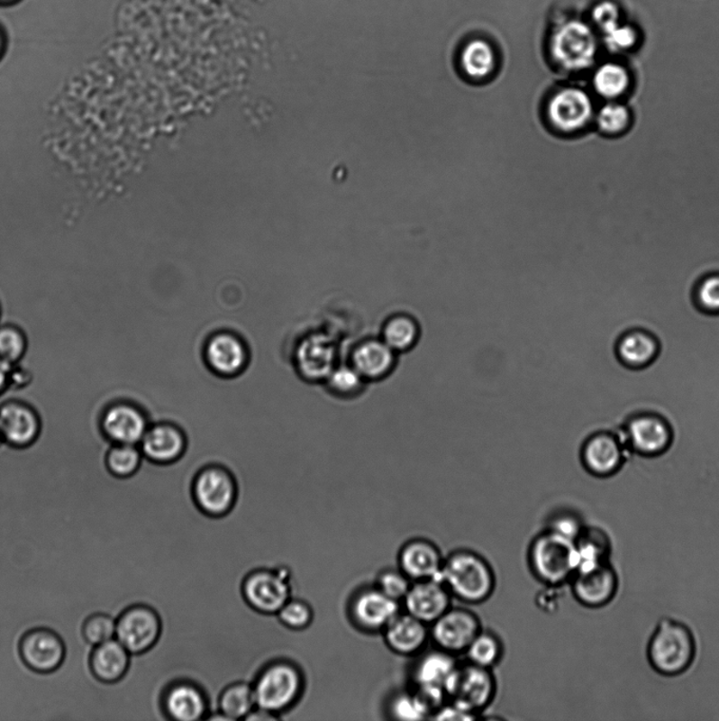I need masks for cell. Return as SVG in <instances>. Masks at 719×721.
Wrapping results in <instances>:
<instances>
[{
  "mask_svg": "<svg viewBox=\"0 0 719 721\" xmlns=\"http://www.w3.org/2000/svg\"><path fill=\"white\" fill-rule=\"evenodd\" d=\"M696 655V643L683 622L662 619L651 638L648 658L651 667L663 676H678L689 670Z\"/></svg>",
  "mask_w": 719,
  "mask_h": 721,
  "instance_id": "1",
  "label": "cell"
},
{
  "mask_svg": "<svg viewBox=\"0 0 719 721\" xmlns=\"http://www.w3.org/2000/svg\"><path fill=\"white\" fill-rule=\"evenodd\" d=\"M439 580L451 595L464 602L478 604L492 596L495 575L485 559L472 552H457L444 561Z\"/></svg>",
  "mask_w": 719,
  "mask_h": 721,
  "instance_id": "2",
  "label": "cell"
},
{
  "mask_svg": "<svg viewBox=\"0 0 719 721\" xmlns=\"http://www.w3.org/2000/svg\"><path fill=\"white\" fill-rule=\"evenodd\" d=\"M530 562L539 580L560 587L574 577L580 560L574 540L549 529L532 543Z\"/></svg>",
  "mask_w": 719,
  "mask_h": 721,
  "instance_id": "3",
  "label": "cell"
},
{
  "mask_svg": "<svg viewBox=\"0 0 719 721\" xmlns=\"http://www.w3.org/2000/svg\"><path fill=\"white\" fill-rule=\"evenodd\" d=\"M598 51L597 36L587 23L569 21L556 30L551 53L560 69L578 73L594 66Z\"/></svg>",
  "mask_w": 719,
  "mask_h": 721,
  "instance_id": "4",
  "label": "cell"
},
{
  "mask_svg": "<svg viewBox=\"0 0 719 721\" xmlns=\"http://www.w3.org/2000/svg\"><path fill=\"white\" fill-rule=\"evenodd\" d=\"M303 680L295 665L277 662L266 668L254 683L257 707L276 714L293 706L302 691Z\"/></svg>",
  "mask_w": 719,
  "mask_h": 721,
  "instance_id": "5",
  "label": "cell"
},
{
  "mask_svg": "<svg viewBox=\"0 0 719 721\" xmlns=\"http://www.w3.org/2000/svg\"><path fill=\"white\" fill-rule=\"evenodd\" d=\"M594 104L590 95L578 86H566L548 96L544 118L549 126L560 134L581 132L594 119Z\"/></svg>",
  "mask_w": 719,
  "mask_h": 721,
  "instance_id": "6",
  "label": "cell"
},
{
  "mask_svg": "<svg viewBox=\"0 0 719 721\" xmlns=\"http://www.w3.org/2000/svg\"><path fill=\"white\" fill-rule=\"evenodd\" d=\"M444 689L449 702L476 715L492 704L496 681L491 669L469 662L463 667L458 665Z\"/></svg>",
  "mask_w": 719,
  "mask_h": 721,
  "instance_id": "7",
  "label": "cell"
},
{
  "mask_svg": "<svg viewBox=\"0 0 719 721\" xmlns=\"http://www.w3.org/2000/svg\"><path fill=\"white\" fill-rule=\"evenodd\" d=\"M163 625L159 613L146 603H134L116 617L115 638L133 656L148 654L162 634Z\"/></svg>",
  "mask_w": 719,
  "mask_h": 721,
  "instance_id": "8",
  "label": "cell"
},
{
  "mask_svg": "<svg viewBox=\"0 0 719 721\" xmlns=\"http://www.w3.org/2000/svg\"><path fill=\"white\" fill-rule=\"evenodd\" d=\"M18 654L29 671L48 675L55 673L64 664L67 646L57 631L36 626L23 634L18 643Z\"/></svg>",
  "mask_w": 719,
  "mask_h": 721,
  "instance_id": "9",
  "label": "cell"
},
{
  "mask_svg": "<svg viewBox=\"0 0 719 721\" xmlns=\"http://www.w3.org/2000/svg\"><path fill=\"white\" fill-rule=\"evenodd\" d=\"M192 492L197 507L203 513L222 516L232 509L238 487L232 472L225 467L210 465L196 474Z\"/></svg>",
  "mask_w": 719,
  "mask_h": 721,
  "instance_id": "10",
  "label": "cell"
},
{
  "mask_svg": "<svg viewBox=\"0 0 719 721\" xmlns=\"http://www.w3.org/2000/svg\"><path fill=\"white\" fill-rule=\"evenodd\" d=\"M204 360L210 371L220 378H237L250 365V348L237 333L215 332L205 342Z\"/></svg>",
  "mask_w": 719,
  "mask_h": 721,
  "instance_id": "11",
  "label": "cell"
},
{
  "mask_svg": "<svg viewBox=\"0 0 719 721\" xmlns=\"http://www.w3.org/2000/svg\"><path fill=\"white\" fill-rule=\"evenodd\" d=\"M245 600L257 612L278 614L290 599L291 587L287 570H262L246 578Z\"/></svg>",
  "mask_w": 719,
  "mask_h": 721,
  "instance_id": "12",
  "label": "cell"
},
{
  "mask_svg": "<svg viewBox=\"0 0 719 721\" xmlns=\"http://www.w3.org/2000/svg\"><path fill=\"white\" fill-rule=\"evenodd\" d=\"M572 579L573 594L587 607H604L617 594L618 577L609 561L580 565Z\"/></svg>",
  "mask_w": 719,
  "mask_h": 721,
  "instance_id": "13",
  "label": "cell"
},
{
  "mask_svg": "<svg viewBox=\"0 0 719 721\" xmlns=\"http://www.w3.org/2000/svg\"><path fill=\"white\" fill-rule=\"evenodd\" d=\"M481 632L478 617L468 609L450 608L433 622L432 637L440 650L455 655L466 652Z\"/></svg>",
  "mask_w": 719,
  "mask_h": 721,
  "instance_id": "14",
  "label": "cell"
},
{
  "mask_svg": "<svg viewBox=\"0 0 719 721\" xmlns=\"http://www.w3.org/2000/svg\"><path fill=\"white\" fill-rule=\"evenodd\" d=\"M338 350L330 336L312 333L305 336L296 351V367L309 381L324 380L337 366Z\"/></svg>",
  "mask_w": 719,
  "mask_h": 721,
  "instance_id": "15",
  "label": "cell"
},
{
  "mask_svg": "<svg viewBox=\"0 0 719 721\" xmlns=\"http://www.w3.org/2000/svg\"><path fill=\"white\" fill-rule=\"evenodd\" d=\"M350 612L353 621L364 631L378 632L387 626L400 614L399 602L376 589L360 591L353 598Z\"/></svg>",
  "mask_w": 719,
  "mask_h": 721,
  "instance_id": "16",
  "label": "cell"
},
{
  "mask_svg": "<svg viewBox=\"0 0 719 721\" xmlns=\"http://www.w3.org/2000/svg\"><path fill=\"white\" fill-rule=\"evenodd\" d=\"M632 449L638 454L654 457L670 447L672 431L662 417L653 413H642L624 424Z\"/></svg>",
  "mask_w": 719,
  "mask_h": 721,
  "instance_id": "17",
  "label": "cell"
},
{
  "mask_svg": "<svg viewBox=\"0 0 719 721\" xmlns=\"http://www.w3.org/2000/svg\"><path fill=\"white\" fill-rule=\"evenodd\" d=\"M451 593L439 579L417 581L405 598L406 613L427 625L451 608Z\"/></svg>",
  "mask_w": 719,
  "mask_h": 721,
  "instance_id": "18",
  "label": "cell"
},
{
  "mask_svg": "<svg viewBox=\"0 0 719 721\" xmlns=\"http://www.w3.org/2000/svg\"><path fill=\"white\" fill-rule=\"evenodd\" d=\"M398 357L383 339L367 338L356 344L350 354V365L370 383L388 378L395 371Z\"/></svg>",
  "mask_w": 719,
  "mask_h": 721,
  "instance_id": "19",
  "label": "cell"
},
{
  "mask_svg": "<svg viewBox=\"0 0 719 721\" xmlns=\"http://www.w3.org/2000/svg\"><path fill=\"white\" fill-rule=\"evenodd\" d=\"M132 655L116 638L92 648L89 669L95 680L103 685H115L125 678Z\"/></svg>",
  "mask_w": 719,
  "mask_h": 721,
  "instance_id": "20",
  "label": "cell"
},
{
  "mask_svg": "<svg viewBox=\"0 0 719 721\" xmlns=\"http://www.w3.org/2000/svg\"><path fill=\"white\" fill-rule=\"evenodd\" d=\"M581 461L586 470L592 476L611 477L621 470L623 463L621 443L611 434H594L582 447Z\"/></svg>",
  "mask_w": 719,
  "mask_h": 721,
  "instance_id": "21",
  "label": "cell"
},
{
  "mask_svg": "<svg viewBox=\"0 0 719 721\" xmlns=\"http://www.w3.org/2000/svg\"><path fill=\"white\" fill-rule=\"evenodd\" d=\"M141 446L142 452L154 463L171 464L183 457L187 437L177 424L162 423L147 430Z\"/></svg>",
  "mask_w": 719,
  "mask_h": 721,
  "instance_id": "22",
  "label": "cell"
},
{
  "mask_svg": "<svg viewBox=\"0 0 719 721\" xmlns=\"http://www.w3.org/2000/svg\"><path fill=\"white\" fill-rule=\"evenodd\" d=\"M443 563L438 548L423 539L408 542L399 554L400 569L411 580L438 579Z\"/></svg>",
  "mask_w": 719,
  "mask_h": 721,
  "instance_id": "23",
  "label": "cell"
},
{
  "mask_svg": "<svg viewBox=\"0 0 719 721\" xmlns=\"http://www.w3.org/2000/svg\"><path fill=\"white\" fill-rule=\"evenodd\" d=\"M430 632L424 622L409 614H399L384 630L388 648L396 654L413 656L423 651Z\"/></svg>",
  "mask_w": 719,
  "mask_h": 721,
  "instance_id": "24",
  "label": "cell"
},
{
  "mask_svg": "<svg viewBox=\"0 0 719 721\" xmlns=\"http://www.w3.org/2000/svg\"><path fill=\"white\" fill-rule=\"evenodd\" d=\"M164 710L172 719L197 721L207 714V699L201 689L191 683H178L164 695Z\"/></svg>",
  "mask_w": 719,
  "mask_h": 721,
  "instance_id": "25",
  "label": "cell"
},
{
  "mask_svg": "<svg viewBox=\"0 0 719 721\" xmlns=\"http://www.w3.org/2000/svg\"><path fill=\"white\" fill-rule=\"evenodd\" d=\"M660 352L656 338L643 330H632L619 339L616 347L618 360L632 369L648 367Z\"/></svg>",
  "mask_w": 719,
  "mask_h": 721,
  "instance_id": "26",
  "label": "cell"
},
{
  "mask_svg": "<svg viewBox=\"0 0 719 721\" xmlns=\"http://www.w3.org/2000/svg\"><path fill=\"white\" fill-rule=\"evenodd\" d=\"M108 434L121 443L134 445L147 433V421L142 413L130 406L111 409L104 421Z\"/></svg>",
  "mask_w": 719,
  "mask_h": 721,
  "instance_id": "27",
  "label": "cell"
},
{
  "mask_svg": "<svg viewBox=\"0 0 719 721\" xmlns=\"http://www.w3.org/2000/svg\"><path fill=\"white\" fill-rule=\"evenodd\" d=\"M458 664L454 655L443 650L427 653L414 669V686H445Z\"/></svg>",
  "mask_w": 719,
  "mask_h": 721,
  "instance_id": "28",
  "label": "cell"
},
{
  "mask_svg": "<svg viewBox=\"0 0 719 721\" xmlns=\"http://www.w3.org/2000/svg\"><path fill=\"white\" fill-rule=\"evenodd\" d=\"M421 336L417 319L406 313L394 314L383 324L381 338L396 354L405 353L417 346Z\"/></svg>",
  "mask_w": 719,
  "mask_h": 721,
  "instance_id": "29",
  "label": "cell"
},
{
  "mask_svg": "<svg viewBox=\"0 0 719 721\" xmlns=\"http://www.w3.org/2000/svg\"><path fill=\"white\" fill-rule=\"evenodd\" d=\"M2 434L14 443H26L36 434L37 423L33 413L21 406H7L0 410Z\"/></svg>",
  "mask_w": 719,
  "mask_h": 721,
  "instance_id": "30",
  "label": "cell"
},
{
  "mask_svg": "<svg viewBox=\"0 0 719 721\" xmlns=\"http://www.w3.org/2000/svg\"><path fill=\"white\" fill-rule=\"evenodd\" d=\"M630 83L627 68L614 61L598 66L593 73V88L605 100L614 101L623 96L629 89Z\"/></svg>",
  "mask_w": 719,
  "mask_h": 721,
  "instance_id": "31",
  "label": "cell"
},
{
  "mask_svg": "<svg viewBox=\"0 0 719 721\" xmlns=\"http://www.w3.org/2000/svg\"><path fill=\"white\" fill-rule=\"evenodd\" d=\"M257 707L253 688L245 682L234 683L220 698V710L227 720L246 719Z\"/></svg>",
  "mask_w": 719,
  "mask_h": 721,
  "instance_id": "32",
  "label": "cell"
},
{
  "mask_svg": "<svg viewBox=\"0 0 719 721\" xmlns=\"http://www.w3.org/2000/svg\"><path fill=\"white\" fill-rule=\"evenodd\" d=\"M461 66L467 77L480 79L491 77L496 66L495 53L487 41H470L461 54Z\"/></svg>",
  "mask_w": 719,
  "mask_h": 721,
  "instance_id": "33",
  "label": "cell"
},
{
  "mask_svg": "<svg viewBox=\"0 0 719 721\" xmlns=\"http://www.w3.org/2000/svg\"><path fill=\"white\" fill-rule=\"evenodd\" d=\"M575 542L579 553V566L609 561L611 540L603 529L596 527L582 528Z\"/></svg>",
  "mask_w": 719,
  "mask_h": 721,
  "instance_id": "34",
  "label": "cell"
},
{
  "mask_svg": "<svg viewBox=\"0 0 719 721\" xmlns=\"http://www.w3.org/2000/svg\"><path fill=\"white\" fill-rule=\"evenodd\" d=\"M328 390L334 396L342 398L358 397L364 390L368 381L353 368L350 363L337 365L325 379Z\"/></svg>",
  "mask_w": 719,
  "mask_h": 721,
  "instance_id": "35",
  "label": "cell"
},
{
  "mask_svg": "<svg viewBox=\"0 0 719 721\" xmlns=\"http://www.w3.org/2000/svg\"><path fill=\"white\" fill-rule=\"evenodd\" d=\"M469 663L491 669L502 655V644L497 636L489 632H480L466 651Z\"/></svg>",
  "mask_w": 719,
  "mask_h": 721,
  "instance_id": "36",
  "label": "cell"
},
{
  "mask_svg": "<svg viewBox=\"0 0 719 721\" xmlns=\"http://www.w3.org/2000/svg\"><path fill=\"white\" fill-rule=\"evenodd\" d=\"M116 618L105 612H96L83 622L82 637L90 648L115 638Z\"/></svg>",
  "mask_w": 719,
  "mask_h": 721,
  "instance_id": "37",
  "label": "cell"
},
{
  "mask_svg": "<svg viewBox=\"0 0 719 721\" xmlns=\"http://www.w3.org/2000/svg\"><path fill=\"white\" fill-rule=\"evenodd\" d=\"M594 119L601 132L615 135L623 132L629 126L630 111L624 105L610 101L595 114Z\"/></svg>",
  "mask_w": 719,
  "mask_h": 721,
  "instance_id": "38",
  "label": "cell"
},
{
  "mask_svg": "<svg viewBox=\"0 0 719 721\" xmlns=\"http://www.w3.org/2000/svg\"><path fill=\"white\" fill-rule=\"evenodd\" d=\"M140 463L139 450L129 443H122V446L114 449L109 454V470L119 478L132 476L138 470Z\"/></svg>",
  "mask_w": 719,
  "mask_h": 721,
  "instance_id": "39",
  "label": "cell"
},
{
  "mask_svg": "<svg viewBox=\"0 0 719 721\" xmlns=\"http://www.w3.org/2000/svg\"><path fill=\"white\" fill-rule=\"evenodd\" d=\"M281 624L290 630L301 631L311 625L314 613L311 606L302 600L289 599L278 613Z\"/></svg>",
  "mask_w": 719,
  "mask_h": 721,
  "instance_id": "40",
  "label": "cell"
},
{
  "mask_svg": "<svg viewBox=\"0 0 719 721\" xmlns=\"http://www.w3.org/2000/svg\"><path fill=\"white\" fill-rule=\"evenodd\" d=\"M694 302L705 313L719 314V274L706 276L697 283Z\"/></svg>",
  "mask_w": 719,
  "mask_h": 721,
  "instance_id": "41",
  "label": "cell"
},
{
  "mask_svg": "<svg viewBox=\"0 0 719 721\" xmlns=\"http://www.w3.org/2000/svg\"><path fill=\"white\" fill-rule=\"evenodd\" d=\"M601 36H603L605 46L614 53L632 50L638 41L636 29L631 24L623 22Z\"/></svg>",
  "mask_w": 719,
  "mask_h": 721,
  "instance_id": "42",
  "label": "cell"
},
{
  "mask_svg": "<svg viewBox=\"0 0 719 721\" xmlns=\"http://www.w3.org/2000/svg\"><path fill=\"white\" fill-rule=\"evenodd\" d=\"M411 587V579H409L401 570L400 571H384L380 575L379 579H378L377 588L379 589L382 593L398 602L405 600V598Z\"/></svg>",
  "mask_w": 719,
  "mask_h": 721,
  "instance_id": "43",
  "label": "cell"
},
{
  "mask_svg": "<svg viewBox=\"0 0 719 721\" xmlns=\"http://www.w3.org/2000/svg\"><path fill=\"white\" fill-rule=\"evenodd\" d=\"M389 712L393 717L400 720H423L429 718L419 701L412 694H399L392 700Z\"/></svg>",
  "mask_w": 719,
  "mask_h": 721,
  "instance_id": "44",
  "label": "cell"
},
{
  "mask_svg": "<svg viewBox=\"0 0 719 721\" xmlns=\"http://www.w3.org/2000/svg\"><path fill=\"white\" fill-rule=\"evenodd\" d=\"M592 20L595 26L599 30L600 34L603 35L615 27L616 24L622 23L621 10H619L615 3L605 0V2L598 4L593 9Z\"/></svg>",
  "mask_w": 719,
  "mask_h": 721,
  "instance_id": "45",
  "label": "cell"
},
{
  "mask_svg": "<svg viewBox=\"0 0 719 721\" xmlns=\"http://www.w3.org/2000/svg\"><path fill=\"white\" fill-rule=\"evenodd\" d=\"M23 347L20 333L11 329L0 331V359L14 361L23 354Z\"/></svg>",
  "mask_w": 719,
  "mask_h": 721,
  "instance_id": "46",
  "label": "cell"
},
{
  "mask_svg": "<svg viewBox=\"0 0 719 721\" xmlns=\"http://www.w3.org/2000/svg\"><path fill=\"white\" fill-rule=\"evenodd\" d=\"M550 530L576 541L582 527H580L578 521L575 520V516L563 514L557 516L555 519L551 521Z\"/></svg>",
  "mask_w": 719,
  "mask_h": 721,
  "instance_id": "47",
  "label": "cell"
},
{
  "mask_svg": "<svg viewBox=\"0 0 719 721\" xmlns=\"http://www.w3.org/2000/svg\"><path fill=\"white\" fill-rule=\"evenodd\" d=\"M557 585H548L547 588L539 591L536 597V604L542 612L551 613L557 611L560 603V591Z\"/></svg>",
  "mask_w": 719,
  "mask_h": 721,
  "instance_id": "48",
  "label": "cell"
},
{
  "mask_svg": "<svg viewBox=\"0 0 719 721\" xmlns=\"http://www.w3.org/2000/svg\"><path fill=\"white\" fill-rule=\"evenodd\" d=\"M432 718L437 720H473L476 718V715L449 702L440 708Z\"/></svg>",
  "mask_w": 719,
  "mask_h": 721,
  "instance_id": "49",
  "label": "cell"
},
{
  "mask_svg": "<svg viewBox=\"0 0 719 721\" xmlns=\"http://www.w3.org/2000/svg\"><path fill=\"white\" fill-rule=\"evenodd\" d=\"M9 371H10L9 361L0 359V389H2L3 386L5 383V380H7Z\"/></svg>",
  "mask_w": 719,
  "mask_h": 721,
  "instance_id": "50",
  "label": "cell"
},
{
  "mask_svg": "<svg viewBox=\"0 0 719 721\" xmlns=\"http://www.w3.org/2000/svg\"><path fill=\"white\" fill-rule=\"evenodd\" d=\"M0 435H3V434H2V429H0Z\"/></svg>",
  "mask_w": 719,
  "mask_h": 721,
  "instance_id": "51",
  "label": "cell"
},
{
  "mask_svg": "<svg viewBox=\"0 0 719 721\" xmlns=\"http://www.w3.org/2000/svg\"><path fill=\"white\" fill-rule=\"evenodd\" d=\"M0 46H2V41H0Z\"/></svg>",
  "mask_w": 719,
  "mask_h": 721,
  "instance_id": "52",
  "label": "cell"
}]
</instances>
